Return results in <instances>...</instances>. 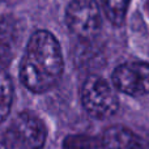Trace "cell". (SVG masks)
Returning a JSON list of instances; mask_svg holds the SVG:
<instances>
[{
    "label": "cell",
    "mask_w": 149,
    "mask_h": 149,
    "mask_svg": "<svg viewBox=\"0 0 149 149\" xmlns=\"http://www.w3.org/2000/svg\"><path fill=\"white\" fill-rule=\"evenodd\" d=\"M81 102L85 111L95 119L110 118L119 109V100L114 89L98 74H92L84 81Z\"/></svg>",
    "instance_id": "7a4b0ae2"
},
{
    "label": "cell",
    "mask_w": 149,
    "mask_h": 149,
    "mask_svg": "<svg viewBox=\"0 0 149 149\" xmlns=\"http://www.w3.org/2000/svg\"><path fill=\"white\" fill-rule=\"evenodd\" d=\"M105 149H144L140 139L123 126H113L101 136Z\"/></svg>",
    "instance_id": "8992f818"
},
{
    "label": "cell",
    "mask_w": 149,
    "mask_h": 149,
    "mask_svg": "<svg viewBox=\"0 0 149 149\" xmlns=\"http://www.w3.org/2000/svg\"><path fill=\"white\" fill-rule=\"evenodd\" d=\"M63 149H105L101 137L88 135H71L63 141Z\"/></svg>",
    "instance_id": "30bf717a"
},
{
    "label": "cell",
    "mask_w": 149,
    "mask_h": 149,
    "mask_svg": "<svg viewBox=\"0 0 149 149\" xmlns=\"http://www.w3.org/2000/svg\"><path fill=\"white\" fill-rule=\"evenodd\" d=\"M70 30L81 39H92L101 29V12L95 0H72L65 10Z\"/></svg>",
    "instance_id": "277c9868"
},
{
    "label": "cell",
    "mask_w": 149,
    "mask_h": 149,
    "mask_svg": "<svg viewBox=\"0 0 149 149\" xmlns=\"http://www.w3.org/2000/svg\"><path fill=\"white\" fill-rule=\"evenodd\" d=\"M63 55L58 39L47 30L30 37L20 68L22 84L33 93H45L59 82L63 74Z\"/></svg>",
    "instance_id": "6da1fadb"
},
{
    "label": "cell",
    "mask_w": 149,
    "mask_h": 149,
    "mask_svg": "<svg viewBox=\"0 0 149 149\" xmlns=\"http://www.w3.org/2000/svg\"><path fill=\"white\" fill-rule=\"evenodd\" d=\"M13 101V85L9 74L0 68V123L9 115Z\"/></svg>",
    "instance_id": "ba28073f"
},
{
    "label": "cell",
    "mask_w": 149,
    "mask_h": 149,
    "mask_svg": "<svg viewBox=\"0 0 149 149\" xmlns=\"http://www.w3.org/2000/svg\"><path fill=\"white\" fill-rule=\"evenodd\" d=\"M106 17L114 26H120L124 22L130 0H101Z\"/></svg>",
    "instance_id": "9c48e42d"
},
{
    "label": "cell",
    "mask_w": 149,
    "mask_h": 149,
    "mask_svg": "<svg viewBox=\"0 0 149 149\" xmlns=\"http://www.w3.org/2000/svg\"><path fill=\"white\" fill-rule=\"evenodd\" d=\"M20 33L18 24L10 16H5L0 20V60L8 63L15 56V49L17 46Z\"/></svg>",
    "instance_id": "52a82bcc"
},
{
    "label": "cell",
    "mask_w": 149,
    "mask_h": 149,
    "mask_svg": "<svg viewBox=\"0 0 149 149\" xmlns=\"http://www.w3.org/2000/svg\"><path fill=\"white\" fill-rule=\"evenodd\" d=\"M47 131L43 122L31 113H21L12 122L5 140L12 148L41 149L45 145Z\"/></svg>",
    "instance_id": "3957f363"
},
{
    "label": "cell",
    "mask_w": 149,
    "mask_h": 149,
    "mask_svg": "<svg viewBox=\"0 0 149 149\" xmlns=\"http://www.w3.org/2000/svg\"><path fill=\"white\" fill-rule=\"evenodd\" d=\"M113 84L119 92L137 97L149 94V64L124 63L114 70Z\"/></svg>",
    "instance_id": "5b68a950"
}]
</instances>
